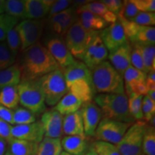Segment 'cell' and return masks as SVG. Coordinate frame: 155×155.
Returning <instances> with one entry per match:
<instances>
[{
    "label": "cell",
    "mask_w": 155,
    "mask_h": 155,
    "mask_svg": "<svg viewBox=\"0 0 155 155\" xmlns=\"http://www.w3.org/2000/svg\"><path fill=\"white\" fill-rule=\"evenodd\" d=\"M13 114H14V110L9 109L8 108L0 105V119L12 126Z\"/></svg>",
    "instance_id": "f907efd6"
},
{
    "label": "cell",
    "mask_w": 155,
    "mask_h": 155,
    "mask_svg": "<svg viewBox=\"0 0 155 155\" xmlns=\"http://www.w3.org/2000/svg\"><path fill=\"white\" fill-rule=\"evenodd\" d=\"M5 2L4 0H0V15L5 13Z\"/></svg>",
    "instance_id": "9f6ffc18"
},
{
    "label": "cell",
    "mask_w": 155,
    "mask_h": 155,
    "mask_svg": "<svg viewBox=\"0 0 155 155\" xmlns=\"http://www.w3.org/2000/svg\"><path fill=\"white\" fill-rule=\"evenodd\" d=\"M142 151L144 155H155V129L147 124L143 137Z\"/></svg>",
    "instance_id": "1f68e13d"
},
{
    "label": "cell",
    "mask_w": 155,
    "mask_h": 155,
    "mask_svg": "<svg viewBox=\"0 0 155 155\" xmlns=\"http://www.w3.org/2000/svg\"><path fill=\"white\" fill-rule=\"evenodd\" d=\"M18 65L21 71V81L37 80L61 69L47 48L39 41L22 51Z\"/></svg>",
    "instance_id": "6da1fadb"
},
{
    "label": "cell",
    "mask_w": 155,
    "mask_h": 155,
    "mask_svg": "<svg viewBox=\"0 0 155 155\" xmlns=\"http://www.w3.org/2000/svg\"><path fill=\"white\" fill-rule=\"evenodd\" d=\"M72 2L68 1V0H58V1H54L53 5L50 7L48 17L53 16V15L58 14V13L63 12L68 8L69 5Z\"/></svg>",
    "instance_id": "7dc6e473"
},
{
    "label": "cell",
    "mask_w": 155,
    "mask_h": 155,
    "mask_svg": "<svg viewBox=\"0 0 155 155\" xmlns=\"http://www.w3.org/2000/svg\"><path fill=\"white\" fill-rule=\"evenodd\" d=\"M63 131L66 136H86L81 110L63 116Z\"/></svg>",
    "instance_id": "44dd1931"
},
{
    "label": "cell",
    "mask_w": 155,
    "mask_h": 155,
    "mask_svg": "<svg viewBox=\"0 0 155 155\" xmlns=\"http://www.w3.org/2000/svg\"><path fill=\"white\" fill-rule=\"evenodd\" d=\"M15 61L16 56L12 53L6 42H0V71L12 66Z\"/></svg>",
    "instance_id": "d590c367"
},
{
    "label": "cell",
    "mask_w": 155,
    "mask_h": 155,
    "mask_svg": "<svg viewBox=\"0 0 155 155\" xmlns=\"http://www.w3.org/2000/svg\"><path fill=\"white\" fill-rule=\"evenodd\" d=\"M9 152L13 155H36L38 144L31 141L12 138L7 142Z\"/></svg>",
    "instance_id": "cb8c5ba5"
},
{
    "label": "cell",
    "mask_w": 155,
    "mask_h": 155,
    "mask_svg": "<svg viewBox=\"0 0 155 155\" xmlns=\"http://www.w3.org/2000/svg\"><path fill=\"white\" fill-rule=\"evenodd\" d=\"M36 121V116L24 107H17L14 110L13 125H24Z\"/></svg>",
    "instance_id": "d6a6232c"
},
{
    "label": "cell",
    "mask_w": 155,
    "mask_h": 155,
    "mask_svg": "<svg viewBox=\"0 0 155 155\" xmlns=\"http://www.w3.org/2000/svg\"><path fill=\"white\" fill-rule=\"evenodd\" d=\"M19 98L17 86H8L0 90V105L15 110L18 107Z\"/></svg>",
    "instance_id": "4316f807"
},
{
    "label": "cell",
    "mask_w": 155,
    "mask_h": 155,
    "mask_svg": "<svg viewBox=\"0 0 155 155\" xmlns=\"http://www.w3.org/2000/svg\"><path fill=\"white\" fill-rule=\"evenodd\" d=\"M63 151L61 139L44 137L38 144L36 155H61Z\"/></svg>",
    "instance_id": "484cf974"
},
{
    "label": "cell",
    "mask_w": 155,
    "mask_h": 155,
    "mask_svg": "<svg viewBox=\"0 0 155 155\" xmlns=\"http://www.w3.org/2000/svg\"><path fill=\"white\" fill-rule=\"evenodd\" d=\"M101 2L106 6L108 11L111 12L117 17L119 16L124 4V2L120 0H104Z\"/></svg>",
    "instance_id": "c3c4849f"
},
{
    "label": "cell",
    "mask_w": 155,
    "mask_h": 155,
    "mask_svg": "<svg viewBox=\"0 0 155 155\" xmlns=\"http://www.w3.org/2000/svg\"><path fill=\"white\" fill-rule=\"evenodd\" d=\"M132 124L102 119L97 127L94 137L98 141L116 145Z\"/></svg>",
    "instance_id": "ba28073f"
},
{
    "label": "cell",
    "mask_w": 155,
    "mask_h": 155,
    "mask_svg": "<svg viewBox=\"0 0 155 155\" xmlns=\"http://www.w3.org/2000/svg\"><path fill=\"white\" fill-rule=\"evenodd\" d=\"M61 70L63 71L67 87L72 83L81 79L92 80L91 71L82 61H75L71 65Z\"/></svg>",
    "instance_id": "e0dca14e"
},
{
    "label": "cell",
    "mask_w": 155,
    "mask_h": 155,
    "mask_svg": "<svg viewBox=\"0 0 155 155\" xmlns=\"http://www.w3.org/2000/svg\"><path fill=\"white\" fill-rule=\"evenodd\" d=\"M92 147L98 155H121L116 145L105 141H95Z\"/></svg>",
    "instance_id": "74e56055"
},
{
    "label": "cell",
    "mask_w": 155,
    "mask_h": 155,
    "mask_svg": "<svg viewBox=\"0 0 155 155\" xmlns=\"http://www.w3.org/2000/svg\"><path fill=\"white\" fill-rule=\"evenodd\" d=\"M44 95L45 104L55 106L68 92L66 82L61 69L53 71L38 79Z\"/></svg>",
    "instance_id": "5b68a950"
},
{
    "label": "cell",
    "mask_w": 155,
    "mask_h": 155,
    "mask_svg": "<svg viewBox=\"0 0 155 155\" xmlns=\"http://www.w3.org/2000/svg\"><path fill=\"white\" fill-rule=\"evenodd\" d=\"M117 17V19L119 20L120 24L121 25L126 36H127V39L129 41V40H131L136 35V34L137 33L139 28H140V26L132 22V21L128 20V19L124 18V17Z\"/></svg>",
    "instance_id": "60d3db41"
},
{
    "label": "cell",
    "mask_w": 155,
    "mask_h": 155,
    "mask_svg": "<svg viewBox=\"0 0 155 155\" xmlns=\"http://www.w3.org/2000/svg\"><path fill=\"white\" fill-rule=\"evenodd\" d=\"M128 106L131 116L134 121H139L143 120L142 114V98L143 96H139L131 93L127 96Z\"/></svg>",
    "instance_id": "4dcf8cb0"
},
{
    "label": "cell",
    "mask_w": 155,
    "mask_h": 155,
    "mask_svg": "<svg viewBox=\"0 0 155 155\" xmlns=\"http://www.w3.org/2000/svg\"><path fill=\"white\" fill-rule=\"evenodd\" d=\"M108 56V50L103 43L98 34L89 44L81 61L91 71L97 65L106 61Z\"/></svg>",
    "instance_id": "8fae6325"
},
{
    "label": "cell",
    "mask_w": 155,
    "mask_h": 155,
    "mask_svg": "<svg viewBox=\"0 0 155 155\" xmlns=\"http://www.w3.org/2000/svg\"><path fill=\"white\" fill-rule=\"evenodd\" d=\"M131 45V65H132L136 69L145 72V68L143 63L142 56L140 50L136 45Z\"/></svg>",
    "instance_id": "f6af8a7d"
},
{
    "label": "cell",
    "mask_w": 155,
    "mask_h": 155,
    "mask_svg": "<svg viewBox=\"0 0 155 155\" xmlns=\"http://www.w3.org/2000/svg\"><path fill=\"white\" fill-rule=\"evenodd\" d=\"M99 37L108 51L115 50L129 42L118 19L116 22L108 25L105 29L100 31Z\"/></svg>",
    "instance_id": "30bf717a"
},
{
    "label": "cell",
    "mask_w": 155,
    "mask_h": 155,
    "mask_svg": "<svg viewBox=\"0 0 155 155\" xmlns=\"http://www.w3.org/2000/svg\"><path fill=\"white\" fill-rule=\"evenodd\" d=\"M5 155H13V154H12L11 153L9 152H6V153H5Z\"/></svg>",
    "instance_id": "680465c9"
},
{
    "label": "cell",
    "mask_w": 155,
    "mask_h": 155,
    "mask_svg": "<svg viewBox=\"0 0 155 155\" xmlns=\"http://www.w3.org/2000/svg\"><path fill=\"white\" fill-rule=\"evenodd\" d=\"M142 114L144 121L150 122V120L154 117L155 114V102L153 101L147 96H144L142 98Z\"/></svg>",
    "instance_id": "b9f144b4"
},
{
    "label": "cell",
    "mask_w": 155,
    "mask_h": 155,
    "mask_svg": "<svg viewBox=\"0 0 155 155\" xmlns=\"http://www.w3.org/2000/svg\"><path fill=\"white\" fill-rule=\"evenodd\" d=\"M95 103L101 111L103 119L134 123L128 106L126 94H98L94 96Z\"/></svg>",
    "instance_id": "7a4b0ae2"
},
{
    "label": "cell",
    "mask_w": 155,
    "mask_h": 155,
    "mask_svg": "<svg viewBox=\"0 0 155 155\" xmlns=\"http://www.w3.org/2000/svg\"><path fill=\"white\" fill-rule=\"evenodd\" d=\"M5 42L12 53L17 56L19 52L20 51L21 42L19 35L15 28L12 29L8 32L7 37H6Z\"/></svg>",
    "instance_id": "f35d334b"
},
{
    "label": "cell",
    "mask_w": 155,
    "mask_h": 155,
    "mask_svg": "<svg viewBox=\"0 0 155 155\" xmlns=\"http://www.w3.org/2000/svg\"><path fill=\"white\" fill-rule=\"evenodd\" d=\"M53 0H26V19L39 20L49 14Z\"/></svg>",
    "instance_id": "ffe728a7"
},
{
    "label": "cell",
    "mask_w": 155,
    "mask_h": 155,
    "mask_svg": "<svg viewBox=\"0 0 155 155\" xmlns=\"http://www.w3.org/2000/svg\"><path fill=\"white\" fill-rule=\"evenodd\" d=\"M129 41L131 42V44L154 45L155 28L154 27L140 26V28L136 35Z\"/></svg>",
    "instance_id": "f1b7e54d"
},
{
    "label": "cell",
    "mask_w": 155,
    "mask_h": 155,
    "mask_svg": "<svg viewBox=\"0 0 155 155\" xmlns=\"http://www.w3.org/2000/svg\"><path fill=\"white\" fill-rule=\"evenodd\" d=\"M68 92L80 100L83 104L92 101L95 91L92 80L81 79L71 83L68 86Z\"/></svg>",
    "instance_id": "ac0fdd59"
},
{
    "label": "cell",
    "mask_w": 155,
    "mask_h": 155,
    "mask_svg": "<svg viewBox=\"0 0 155 155\" xmlns=\"http://www.w3.org/2000/svg\"><path fill=\"white\" fill-rule=\"evenodd\" d=\"M75 10H76V14L81 12L86 11L101 17L102 19L108 12L106 6L101 2H89L86 5L77 7Z\"/></svg>",
    "instance_id": "8d00e7d4"
},
{
    "label": "cell",
    "mask_w": 155,
    "mask_h": 155,
    "mask_svg": "<svg viewBox=\"0 0 155 155\" xmlns=\"http://www.w3.org/2000/svg\"><path fill=\"white\" fill-rule=\"evenodd\" d=\"M21 81V71L18 64L0 71V90L8 86H17Z\"/></svg>",
    "instance_id": "d4e9b609"
},
{
    "label": "cell",
    "mask_w": 155,
    "mask_h": 155,
    "mask_svg": "<svg viewBox=\"0 0 155 155\" xmlns=\"http://www.w3.org/2000/svg\"><path fill=\"white\" fill-rule=\"evenodd\" d=\"M26 0H7L5 2V14L17 19H26Z\"/></svg>",
    "instance_id": "83f0119b"
},
{
    "label": "cell",
    "mask_w": 155,
    "mask_h": 155,
    "mask_svg": "<svg viewBox=\"0 0 155 155\" xmlns=\"http://www.w3.org/2000/svg\"><path fill=\"white\" fill-rule=\"evenodd\" d=\"M98 34L99 32L90 31L85 29L81 25L78 19H77L65 33L64 40L68 49L73 58L82 60L89 44Z\"/></svg>",
    "instance_id": "8992f818"
},
{
    "label": "cell",
    "mask_w": 155,
    "mask_h": 155,
    "mask_svg": "<svg viewBox=\"0 0 155 155\" xmlns=\"http://www.w3.org/2000/svg\"><path fill=\"white\" fill-rule=\"evenodd\" d=\"M84 155H98V154H97L96 151L94 150V149L93 148V147L91 146V147H89L88 150L87 151V152Z\"/></svg>",
    "instance_id": "11a10c76"
},
{
    "label": "cell",
    "mask_w": 155,
    "mask_h": 155,
    "mask_svg": "<svg viewBox=\"0 0 155 155\" xmlns=\"http://www.w3.org/2000/svg\"><path fill=\"white\" fill-rule=\"evenodd\" d=\"M7 141L5 139L0 137V155H5L7 150Z\"/></svg>",
    "instance_id": "f5cc1de1"
},
{
    "label": "cell",
    "mask_w": 155,
    "mask_h": 155,
    "mask_svg": "<svg viewBox=\"0 0 155 155\" xmlns=\"http://www.w3.org/2000/svg\"><path fill=\"white\" fill-rule=\"evenodd\" d=\"M19 104L35 115L42 114L47 110L44 95L38 79L21 81L17 86Z\"/></svg>",
    "instance_id": "277c9868"
},
{
    "label": "cell",
    "mask_w": 155,
    "mask_h": 155,
    "mask_svg": "<svg viewBox=\"0 0 155 155\" xmlns=\"http://www.w3.org/2000/svg\"><path fill=\"white\" fill-rule=\"evenodd\" d=\"M63 116L54 108L46 110L40 120L43 128L45 137L61 139L63 136Z\"/></svg>",
    "instance_id": "7c38bea8"
},
{
    "label": "cell",
    "mask_w": 155,
    "mask_h": 155,
    "mask_svg": "<svg viewBox=\"0 0 155 155\" xmlns=\"http://www.w3.org/2000/svg\"><path fill=\"white\" fill-rule=\"evenodd\" d=\"M61 155H72V154H68V153H67V152H64V151H63Z\"/></svg>",
    "instance_id": "6f0895ef"
},
{
    "label": "cell",
    "mask_w": 155,
    "mask_h": 155,
    "mask_svg": "<svg viewBox=\"0 0 155 155\" xmlns=\"http://www.w3.org/2000/svg\"><path fill=\"white\" fill-rule=\"evenodd\" d=\"M11 134L13 138L39 143L45 137L44 130L40 121L24 125L12 126Z\"/></svg>",
    "instance_id": "9a60e30c"
},
{
    "label": "cell",
    "mask_w": 155,
    "mask_h": 155,
    "mask_svg": "<svg viewBox=\"0 0 155 155\" xmlns=\"http://www.w3.org/2000/svg\"><path fill=\"white\" fill-rule=\"evenodd\" d=\"M19 19L4 13L0 15V42L5 41L9 31L14 29L19 23Z\"/></svg>",
    "instance_id": "836d02e7"
},
{
    "label": "cell",
    "mask_w": 155,
    "mask_h": 155,
    "mask_svg": "<svg viewBox=\"0 0 155 155\" xmlns=\"http://www.w3.org/2000/svg\"><path fill=\"white\" fill-rule=\"evenodd\" d=\"M86 136H65L61 140L64 152L72 155H84L89 146Z\"/></svg>",
    "instance_id": "d6986e66"
},
{
    "label": "cell",
    "mask_w": 155,
    "mask_h": 155,
    "mask_svg": "<svg viewBox=\"0 0 155 155\" xmlns=\"http://www.w3.org/2000/svg\"><path fill=\"white\" fill-rule=\"evenodd\" d=\"M146 76L147 74L143 71L136 69L132 65H130L123 74L124 88L137 82H145Z\"/></svg>",
    "instance_id": "e575fe53"
},
{
    "label": "cell",
    "mask_w": 155,
    "mask_h": 155,
    "mask_svg": "<svg viewBox=\"0 0 155 155\" xmlns=\"http://www.w3.org/2000/svg\"><path fill=\"white\" fill-rule=\"evenodd\" d=\"M82 104L83 103L78 99L76 97L71 93L68 92L59 101L54 108L64 116L80 110Z\"/></svg>",
    "instance_id": "603a6c76"
},
{
    "label": "cell",
    "mask_w": 155,
    "mask_h": 155,
    "mask_svg": "<svg viewBox=\"0 0 155 155\" xmlns=\"http://www.w3.org/2000/svg\"><path fill=\"white\" fill-rule=\"evenodd\" d=\"M145 84H146L147 91H155V71H151L147 73Z\"/></svg>",
    "instance_id": "816d5d0a"
},
{
    "label": "cell",
    "mask_w": 155,
    "mask_h": 155,
    "mask_svg": "<svg viewBox=\"0 0 155 155\" xmlns=\"http://www.w3.org/2000/svg\"><path fill=\"white\" fill-rule=\"evenodd\" d=\"M12 126L0 119V137L5 139L8 142L13 138L11 134Z\"/></svg>",
    "instance_id": "681fc988"
},
{
    "label": "cell",
    "mask_w": 155,
    "mask_h": 155,
    "mask_svg": "<svg viewBox=\"0 0 155 155\" xmlns=\"http://www.w3.org/2000/svg\"><path fill=\"white\" fill-rule=\"evenodd\" d=\"M146 126V122L139 121L134 122L127 129L116 145L121 155H144L142 142Z\"/></svg>",
    "instance_id": "52a82bcc"
},
{
    "label": "cell",
    "mask_w": 155,
    "mask_h": 155,
    "mask_svg": "<svg viewBox=\"0 0 155 155\" xmlns=\"http://www.w3.org/2000/svg\"><path fill=\"white\" fill-rule=\"evenodd\" d=\"M76 14V10L74 7H69L63 12L58 13L53 15V16L48 17L49 19V24L50 28H53L56 25L61 24V22H63V21H65V19L70 18L71 17L73 16Z\"/></svg>",
    "instance_id": "ab89813d"
},
{
    "label": "cell",
    "mask_w": 155,
    "mask_h": 155,
    "mask_svg": "<svg viewBox=\"0 0 155 155\" xmlns=\"http://www.w3.org/2000/svg\"><path fill=\"white\" fill-rule=\"evenodd\" d=\"M131 45L129 42L108 53V62L122 76L131 65Z\"/></svg>",
    "instance_id": "2e32d148"
},
{
    "label": "cell",
    "mask_w": 155,
    "mask_h": 155,
    "mask_svg": "<svg viewBox=\"0 0 155 155\" xmlns=\"http://www.w3.org/2000/svg\"><path fill=\"white\" fill-rule=\"evenodd\" d=\"M77 15H79V17H78V19L81 25L88 30L100 32L108 25V23L105 22L101 17L92 14L89 12H81Z\"/></svg>",
    "instance_id": "7402d4cb"
},
{
    "label": "cell",
    "mask_w": 155,
    "mask_h": 155,
    "mask_svg": "<svg viewBox=\"0 0 155 155\" xmlns=\"http://www.w3.org/2000/svg\"><path fill=\"white\" fill-rule=\"evenodd\" d=\"M136 45L140 50L142 56L143 63L147 73L155 71V47L150 45Z\"/></svg>",
    "instance_id": "f546056e"
},
{
    "label": "cell",
    "mask_w": 155,
    "mask_h": 155,
    "mask_svg": "<svg viewBox=\"0 0 155 155\" xmlns=\"http://www.w3.org/2000/svg\"><path fill=\"white\" fill-rule=\"evenodd\" d=\"M95 92L98 94H125L123 76L106 61L91 70Z\"/></svg>",
    "instance_id": "3957f363"
},
{
    "label": "cell",
    "mask_w": 155,
    "mask_h": 155,
    "mask_svg": "<svg viewBox=\"0 0 155 155\" xmlns=\"http://www.w3.org/2000/svg\"><path fill=\"white\" fill-rule=\"evenodd\" d=\"M131 21L139 26L154 27L155 25V13L140 12L134 18L131 19Z\"/></svg>",
    "instance_id": "ee69618b"
},
{
    "label": "cell",
    "mask_w": 155,
    "mask_h": 155,
    "mask_svg": "<svg viewBox=\"0 0 155 155\" xmlns=\"http://www.w3.org/2000/svg\"><path fill=\"white\" fill-rule=\"evenodd\" d=\"M139 12L140 11L137 8L132 0H126L124 1L123 7L118 17H121L128 20H131L134 18Z\"/></svg>",
    "instance_id": "7bdbcfd3"
},
{
    "label": "cell",
    "mask_w": 155,
    "mask_h": 155,
    "mask_svg": "<svg viewBox=\"0 0 155 155\" xmlns=\"http://www.w3.org/2000/svg\"><path fill=\"white\" fill-rule=\"evenodd\" d=\"M46 48L55 60L61 69H63L75 61V58L68 49L65 40L60 36L50 38L46 43Z\"/></svg>",
    "instance_id": "4fadbf2b"
},
{
    "label": "cell",
    "mask_w": 155,
    "mask_h": 155,
    "mask_svg": "<svg viewBox=\"0 0 155 155\" xmlns=\"http://www.w3.org/2000/svg\"><path fill=\"white\" fill-rule=\"evenodd\" d=\"M83 129L86 137H94L95 132L102 119L100 108L94 101H89L82 104L81 108Z\"/></svg>",
    "instance_id": "5bb4252c"
},
{
    "label": "cell",
    "mask_w": 155,
    "mask_h": 155,
    "mask_svg": "<svg viewBox=\"0 0 155 155\" xmlns=\"http://www.w3.org/2000/svg\"><path fill=\"white\" fill-rule=\"evenodd\" d=\"M146 96H147L151 100L155 102V91H148Z\"/></svg>",
    "instance_id": "db71d44e"
},
{
    "label": "cell",
    "mask_w": 155,
    "mask_h": 155,
    "mask_svg": "<svg viewBox=\"0 0 155 155\" xmlns=\"http://www.w3.org/2000/svg\"><path fill=\"white\" fill-rule=\"evenodd\" d=\"M21 42L20 51L22 52L38 42L41 37L44 28L42 20L22 19L15 27Z\"/></svg>",
    "instance_id": "9c48e42d"
},
{
    "label": "cell",
    "mask_w": 155,
    "mask_h": 155,
    "mask_svg": "<svg viewBox=\"0 0 155 155\" xmlns=\"http://www.w3.org/2000/svg\"><path fill=\"white\" fill-rule=\"evenodd\" d=\"M137 8L142 12H154V0H132Z\"/></svg>",
    "instance_id": "bcb514c9"
}]
</instances>
